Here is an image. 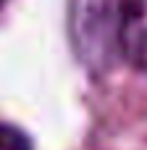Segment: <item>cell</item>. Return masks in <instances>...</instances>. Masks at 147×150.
Instances as JSON below:
<instances>
[{
    "instance_id": "6da1fadb",
    "label": "cell",
    "mask_w": 147,
    "mask_h": 150,
    "mask_svg": "<svg viewBox=\"0 0 147 150\" xmlns=\"http://www.w3.org/2000/svg\"><path fill=\"white\" fill-rule=\"evenodd\" d=\"M116 45L134 69L147 71V0H116Z\"/></svg>"
},
{
    "instance_id": "7a4b0ae2",
    "label": "cell",
    "mask_w": 147,
    "mask_h": 150,
    "mask_svg": "<svg viewBox=\"0 0 147 150\" xmlns=\"http://www.w3.org/2000/svg\"><path fill=\"white\" fill-rule=\"evenodd\" d=\"M5 3H8V0H0V8H3V5H5Z\"/></svg>"
}]
</instances>
